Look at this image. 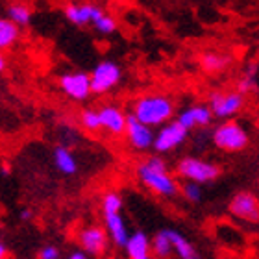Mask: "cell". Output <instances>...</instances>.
Masks as SVG:
<instances>
[{"label":"cell","mask_w":259,"mask_h":259,"mask_svg":"<svg viewBox=\"0 0 259 259\" xmlns=\"http://www.w3.org/2000/svg\"><path fill=\"white\" fill-rule=\"evenodd\" d=\"M132 115L143 124L150 128H161L168 124L174 117V102L167 95L150 93L135 100Z\"/></svg>","instance_id":"1"},{"label":"cell","mask_w":259,"mask_h":259,"mask_svg":"<svg viewBox=\"0 0 259 259\" xmlns=\"http://www.w3.org/2000/svg\"><path fill=\"white\" fill-rule=\"evenodd\" d=\"M211 141H213V145L217 148H221L224 152H239L246 148L250 137L246 128L241 122L226 120V122H222V124H219L213 130Z\"/></svg>","instance_id":"2"},{"label":"cell","mask_w":259,"mask_h":259,"mask_svg":"<svg viewBox=\"0 0 259 259\" xmlns=\"http://www.w3.org/2000/svg\"><path fill=\"white\" fill-rule=\"evenodd\" d=\"M137 176L145 187H148L159 196H165V198H172L180 191L178 182L168 174V170H156V168L148 167L146 163H141L137 167Z\"/></svg>","instance_id":"3"},{"label":"cell","mask_w":259,"mask_h":259,"mask_svg":"<svg viewBox=\"0 0 259 259\" xmlns=\"http://www.w3.org/2000/svg\"><path fill=\"white\" fill-rule=\"evenodd\" d=\"M176 168H178V174L182 178L198 185L213 182L221 174V168L217 167L215 163L205 161L202 157H194V156H185L184 159H180Z\"/></svg>","instance_id":"4"},{"label":"cell","mask_w":259,"mask_h":259,"mask_svg":"<svg viewBox=\"0 0 259 259\" xmlns=\"http://www.w3.org/2000/svg\"><path fill=\"white\" fill-rule=\"evenodd\" d=\"M122 80V70L119 63L111 60H104L93 69L91 72V89L95 95H104L111 91L115 85H119Z\"/></svg>","instance_id":"5"},{"label":"cell","mask_w":259,"mask_h":259,"mask_svg":"<svg viewBox=\"0 0 259 259\" xmlns=\"http://www.w3.org/2000/svg\"><path fill=\"white\" fill-rule=\"evenodd\" d=\"M189 137V130H185L180 124L178 120L174 119L168 124L161 126L157 130L156 141H154V150L157 154H167V152L176 150L178 146H182Z\"/></svg>","instance_id":"6"},{"label":"cell","mask_w":259,"mask_h":259,"mask_svg":"<svg viewBox=\"0 0 259 259\" xmlns=\"http://www.w3.org/2000/svg\"><path fill=\"white\" fill-rule=\"evenodd\" d=\"M244 106V95L239 91L230 93H213L209 98V108L213 117L232 120L233 115H237Z\"/></svg>","instance_id":"7"},{"label":"cell","mask_w":259,"mask_h":259,"mask_svg":"<svg viewBox=\"0 0 259 259\" xmlns=\"http://www.w3.org/2000/svg\"><path fill=\"white\" fill-rule=\"evenodd\" d=\"M60 89L72 100H83L93 93L91 74L87 72H65L60 76Z\"/></svg>","instance_id":"8"},{"label":"cell","mask_w":259,"mask_h":259,"mask_svg":"<svg viewBox=\"0 0 259 259\" xmlns=\"http://www.w3.org/2000/svg\"><path fill=\"white\" fill-rule=\"evenodd\" d=\"M230 211L233 217L246 222L259 221V198L254 193H237L230 202Z\"/></svg>","instance_id":"9"},{"label":"cell","mask_w":259,"mask_h":259,"mask_svg":"<svg viewBox=\"0 0 259 259\" xmlns=\"http://www.w3.org/2000/svg\"><path fill=\"white\" fill-rule=\"evenodd\" d=\"M126 137L135 150H148L154 146V141H156L154 128L139 122L132 113L128 115V122H126Z\"/></svg>","instance_id":"10"},{"label":"cell","mask_w":259,"mask_h":259,"mask_svg":"<svg viewBox=\"0 0 259 259\" xmlns=\"http://www.w3.org/2000/svg\"><path fill=\"white\" fill-rule=\"evenodd\" d=\"M109 235L102 226H87L80 232V244L89 255H102L108 250Z\"/></svg>","instance_id":"11"},{"label":"cell","mask_w":259,"mask_h":259,"mask_svg":"<svg viewBox=\"0 0 259 259\" xmlns=\"http://www.w3.org/2000/svg\"><path fill=\"white\" fill-rule=\"evenodd\" d=\"M106 11L95 4H67L65 8V17L76 26L83 24H95V22L104 15Z\"/></svg>","instance_id":"12"},{"label":"cell","mask_w":259,"mask_h":259,"mask_svg":"<svg viewBox=\"0 0 259 259\" xmlns=\"http://www.w3.org/2000/svg\"><path fill=\"white\" fill-rule=\"evenodd\" d=\"M176 120H178L185 130H189V132L193 128H196V126L205 128V126L213 120V111H211V108L205 106V104H194V106L185 108L184 111H180Z\"/></svg>","instance_id":"13"},{"label":"cell","mask_w":259,"mask_h":259,"mask_svg":"<svg viewBox=\"0 0 259 259\" xmlns=\"http://www.w3.org/2000/svg\"><path fill=\"white\" fill-rule=\"evenodd\" d=\"M100 115V124L106 132L113 135L126 134V122H128V115L122 113V109L117 106H104L98 109Z\"/></svg>","instance_id":"14"},{"label":"cell","mask_w":259,"mask_h":259,"mask_svg":"<svg viewBox=\"0 0 259 259\" xmlns=\"http://www.w3.org/2000/svg\"><path fill=\"white\" fill-rule=\"evenodd\" d=\"M104 228H106V232H108L109 239H111V243L120 246V248H126V244H128V239L132 233L128 232V228H126V222L122 219L120 213H113V215H104Z\"/></svg>","instance_id":"15"},{"label":"cell","mask_w":259,"mask_h":259,"mask_svg":"<svg viewBox=\"0 0 259 259\" xmlns=\"http://www.w3.org/2000/svg\"><path fill=\"white\" fill-rule=\"evenodd\" d=\"M126 254L130 259H152V241L145 232H134L126 244Z\"/></svg>","instance_id":"16"},{"label":"cell","mask_w":259,"mask_h":259,"mask_svg":"<svg viewBox=\"0 0 259 259\" xmlns=\"http://www.w3.org/2000/svg\"><path fill=\"white\" fill-rule=\"evenodd\" d=\"M52 157H54L56 168H58L61 174H67V176H70V174H74L76 170H78L76 157H74V154L69 150V148H65V146H56Z\"/></svg>","instance_id":"17"},{"label":"cell","mask_w":259,"mask_h":259,"mask_svg":"<svg viewBox=\"0 0 259 259\" xmlns=\"http://www.w3.org/2000/svg\"><path fill=\"white\" fill-rule=\"evenodd\" d=\"M170 241L174 246V254L178 255L180 259H202L198 254V250L194 248L191 241L185 235H182L176 230H170Z\"/></svg>","instance_id":"18"},{"label":"cell","mask_w":259,"mask_h":259,"mask_svg":"<svg viewBox=\"0 0 259 259\" xmlns=\"http://www.w3.org/2000/svg\"><path fill=\"white\" fill-rule=\"evenodd\" d=\"M152 252L157 259H168L174 252L172 241H170V230H159L152 239Z\"/></svg>","instance_id":"19"},{"label":"cell","mask_w":259,"mask_h":259,"mask_svg":"<svg viewBox=\"0 0 259 259\" xmlns=\"http://www.w3.org/2000/svg\"><path fill=\"white\" fill-rule=\"evenodd\" d=\"M17 37H19V26L8 17H0V50L13 47Z\"/></svg>","instance_id":"20"},{"label":"cell","mask_w":259,"mask_h":259,"mask_svg":"<svg viewBox=\"0 0 259 259\" xmlns=\"http://www.w3.org/2000/svg\"><path fill=\"white\" fill-rule=\"evenodd\" d=\"M230 63L226 56L219 54V52H207V54L202 56V67L207 72H221L224 70Z\"/></svg>","instance_id":"21"},{"label":"cell","mask_w":259,"mask_h":259,"mask_svg":"<svg viewBox=\"0 0 259 259\" xmlns=\"http://www.w3.org/2000/svg\"><path fill=\"white\" fill-rule=\"evenodd\" d=\"M8 19L15 22L17 26H26L32 21V10L24 4H13L8 10Z\"/></svg>","instance_id":"22"},{"label":"cell","mask_w":259,"mask_h":259,"mask_svg":"<svg viewBox=\"0 0 259 259\" xmlns=\"http://www.w3.org/2000/svg\"><path fill=\"white\" fill-rule=\"evenodd\" d=\"M122 209V198L119 193H108L104 194L102 198V211L104 215H113V213H120Z\"/></svg>","instance_id":"23"},{"label":"cell","mask_w":259,"mask_h":259,"mask_svg":"<svg viewBox=\"0 0 259 259\" xmlns=\"http://www.w3.org/2000/svg\"><path fill=\"white\" fill-rule=\"evenodd\" d=\"M255 81H257V69L254 65L246 69L243 76H241V81H239V93L244 95V93H250L255 87Z\"/></svg>","instance_id":"24"},{"label":"cell","mask_w":259,"mask_h":259,"mask_svg":"<svg viewBox=\"0 0 259 259\" xmlns=\"http://www.w3.org/2000/svg\"><path fill=\"white\" fill-rule=\"evenodd\" d=\"M80 120H81V126L85 130H89V132H97V130L102 128V124H100V115L95 109H85L81 113Z\"/></svg>","instance_id":"25"},{"label":"cell","mask_w":259,"mask_h":259,"mask_svg":"<svg viewBox=\"0 0 259 259\" xmlns=\"http://www.w3.org/2000/svg\"><path fill=\"white\" fill-rule=\"evenodd\" d=\"M95 28H97L98 32L104 33V35H108V33H113L117 30V21H115V17L108 15V13H104L97 22H95Z\"/></svg>","instance_id":"26"},{"label":"cell","mask_w":259,"mask_h":259,"mask_svg":"<svg viewBox=\"0 0 259 259\" xmlns=\"http://www.w3.org/2000/svg\"><path fill=\"white\" fill-rule=\"evenodd\" d=\"M182 193L189 202H200L202 200V187L198 184H193V182H187L182 187Z\"/></svg>","instance_id":"27"},{"label":"cell","mask_w":259,"mask_h":259,"mask_svg":"<svg viewBox=\"0 0 259 259\" xmlns=\"http://www.w3.org/2000/svg\"><path fill=\"white\" fill-rule=\"evenodd\" d=\"M39 259H60V248L54 244H45L43 248L39 250L37 254Z\"/></svg>","instance_id":"28"},{"label":"cell","mask_w":259,"mask_h":259,"mask_svg":"<svg viewBox=\"0 0 259 259\" xmlns=\"http://www.w3.org/2000/svg\"><path fill=\"white\" fill-rule=\"evenodd\" d=\"M145 163L148 167L156 168V170H167V163H165V159L161 156H150Z\"/></svg>","instance_id":"29"},{"label":"cell","mask_w":259,"mask_h":259,"mask_svg":"<svg viewBox=\"0 0 259 259\" xmlns=\"http://www.w3.org/2000/svg\"><path fill=\"white\" fill-rule=\"evenodd\" d=\"M67 259H89V257H87L85 252H81V250H78V252H72V254H70Z\"/></svg>","instance_id":"30"},{"label":"cell","mask_w":259,"mask_h":259,"mask_svg":"<svg viewBox=\"0 0 259 259\" xmlns=\"http://www.w3.org/2000/svg\"><path fill=\"white\" fill-rule=\"evenodd\" d=\"M0 259H8V248H6L2 237H0Z\"/></svg>","instance_id":"31"},{"label":"cell","mask_w":259,"mask_h":259,"mask_svg":"<svg viewBox=\"0 0 259 259\" xmlns=\"http://www.w3.org/2000/svg\"><path fill=\"white\" fill-rule=\"evenodd\" d=\"M19 217H21V221H30V219H32V211H30V209H22Z\"/></svg>","instance_id":"32"},{"label":"cell","mask_w":259,"mask_h":259,"mask_svg":"<svg viewBox=\"0 0 259 259\" xmlns=\"http://www.w3.org/2000/svg\"><path fill=\"white\" fill-rule=\"evenodd\" d=\"M0 172L4 174V176H10V172H11L10 165H8V163H2V168H0Z\"/></svg>","instance_id":"33"},{"label":"cell","mask_w":259,"mask_h":259,"mask_svg":"<svg viewBox=\"0 0 259 259\" xmlns=\"http://www.w3.org/2000/svg\"><path fill=\"white\" fill-rule=\"evenodd\" d=\"M6 69V58H4V54L0 52V70H4Z\"/></svg>","instance_id":"34"}]
</instances>
